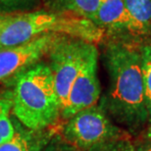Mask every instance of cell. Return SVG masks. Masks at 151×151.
Segmentation results:
<instances>
[{
  "label": "cell",
  "mask_w": 151,
  "mask_h": 151,
  "mask_svg": "<svg viewBox=\"0 0 151 151\" xmlns=\"http://www.w3.org/2000/svg\"><path fill=\"white\" fill-rule=\"evenodd\" d=\"M104 63L109 86L99 105L129 134H139L148 124L141 51L126 42H111Z\"/></svg>",
  "instance_id": "1"
},
{
  "label": "cell",
  "mask_w": 151,
  "mask_h": 151,
  "mask_svg": "<svg viewBox=\"0 0 151 151\" xmlns=\"http://www.w3.org/2000/svg\"><path fill=\"white\" fill-rule=\"evenodd\" d=\"M10 80L14 117L32 131L52 128L61 118V106L49 65L37 62Z\"/></svg>",
  "instance_id": "2"
},
{
  "label": "cell",
  "mask_w": 151,
  "mask_h": 151,
  "mask_svg": "<svg viewBox=\"0 0 151 151\" xmlns=\"http://www.w3.org/2000/svg\"><path fill=\"white\" fill-rule=\"evenodd\" d=\"M46 34H59L88 41L96 35L95 25L64 13L35 11L0 15V49L14 47Z\"/></svg>",
  "instance_id": "3"
},
{
  "label": "cell",
  "mask_w": 151,
  "mask_h": 151,
  "mask_svg": "<svg viewBox=\"0 0 151 151\" xmlns=\"http://www.w3.org/2000/svg\"><path fill=\"white\" fill-rule=\"evenodd\" d=\"M129 134L117 126L100 105H93L66 120L61 137L78 151H86Z\"/></svg>",
  "instance_id": "4"
},
{
  "label": "cell",
  "mask_w": 151,
  "mask_h": 151,
  "mask_svg": "<svg viewBox=\"0 0 151 151\" xmlns=\"http://www.w3.org/2000/svg\"><path fill=\"white\" fill-rule=\"evenodd\" d=\"M91 44L84 39L63 35L48 53V65L52 72L61 112Z\"/></svg>",
  "instance_id": "5"
},
{
  "label": "cell",
  "mask_w": 151,
  "mask_h": 151,
  "mask_svg": "<svg viewBox=\"0 0 151 151\" xmlns=\"http://www.w3.org/2000/svg\"><path fill=\"white\" fill-rule=\"evenodd\" d=\"M101 94L98 78V51L91 44L83 60L80 72L69 93L67 103L61 112V118L69 119L80 111L96 105Z\"/></svg>",
  "instance_id": "6"
},
{
  "label": "cell",
  "mask_w": 151,
  "mask_h": 151,
  "mask_svg": "<svg viewBox=\"0 0 151 151\" xmlns=\"http://www.w3.org/2000/svg\"><path fill=\"white\" fill-rule=\"evenodd\" d=\"M63 35L46 34L18 46L0 49V83L10 80L44 56Z\"/></svg>",
  "instance_id": "7"
},
{
  "label": "cell",
  "mask_w": 151,
  "mask_h": 151,
  "mask_svg": "<svg viewBox=\"0 0 151 151\" xmlns=\"http://www.w3.org/2000/svg\"><path fill=\"white\" fill-rule=\"evenodd\" d=\"M91 23L114 29L139 31L126 7L125 0H102Z\"/></svg>",
  "instance_id": "8"
},
{
  "label": "cell",
  "mask_w": 151,
  "mask_h": 151,
  "mask_svg": "<svg viewBox=\"0 0 151 151\" xmlns=\"http://www.w3.org/2000/svg\"><path fill=\"white\" fill-rule=\"evenodd\" d=\"M14 137L0 145V151H43L48 141L54 134L51 129L32 131L24 127L14 118Z\"/></svg>",
  "instance_id": "9"
},
{
  "label": "cell",
  "mask_w": 151,
  "mask_h": 151,
  "mask_svg": "<svg viewBox=\"0 0 151 151\" xmlns=\"http://www.w3.org/2000/svg\"><path fill=\"white\" fill-rule=\"evenodd\" d=\"M12 92L10 88L0 91V145L14 137L15 124L12 117Z\"/></svg>",
  "instance_id": "10"
},
{
  "label": "cell",
  "mask_w": 151,
  "mask_h": 151,
  "mask_svg": "<svg viewBox=\"0 0 151 151\" xmlns=\"http://www.w3.org/2000/svg\"><path fill=\"white\" fill-rule=\"evenodd\" d=\"M125 3L139 31L151 26V0H125Z\"/></svg>",
  "instance_id": "11"
},
{
  "label": "cell",
  "mask_w": 151,
  "mask_h": 151,
  "mask_svg": "<svg viewBox=\"0 0 151 151\" xmlns=\"http://www.w3.org/2000/svg\"><path fill=\"white\" fill-rule=\"evenodd\" d=\"M66 10L91 22L102 0H61Z\"/></svg>",
  "instance_id": "12"
},
{
  "label": "cell",
  "mask_w": 151,
  "mask_h": 151,
  "mask_svg": "<svg viewBox=\"0 0 151 151\" xmlns=\"http://www.w3.org/2000/svg\"><path fill=\"white\" fill-rule=\"evenodd\" d=\"M141 60H142V73L144 81L146 107L148 112V124L151 123V44L141 47Z\"/></svg>",
  "instance_id": "13"
},
{
  "label": "cell",
  "mask_w": 151,
  "mask_h": 151,
  "mask_svg": "<svg viewBox=\"0 0 151 151\" xmlns=\"http://www.w3.org/2000/svg\"><path fill=\"white\" fill-rule=\"evenodd\" d=\"M135 148L137 147L131 140V137L127 135V137L108 140L106 142L100 143L86 151H135Z\"/></svg>",
  "instance_id": "14"
},
{
  "label": "cell",
  "mask_w": 151,
  "mask_h": 151,
  "mask_svg": "<svg viewBox=\"0 0 151 151\" xmlns=\"http://www.w3.org/2000/svg\"><path fill=\"white\" fill-rule=\"evenodd\" d=\"M43 151H78L76 147L68 143L61 134H53Z\"/></svg>",
  "instance_id": "15"
},
{
  "label": "cell",
  "mask_w": 151,
  "mask_h": 151,
  "mask_svg": "<svg viewBox=\"0 0 151 151\" xmlns=\"http://www.w3.org/2000/svg\"><path fill=\"white\" fill-rule=\"evenodd\" d=\"M144 139V144H151V123L148 124V127H147V129L145 131V134H144L143 137Z\"/></svg>",
  "instance_id": "16"
},
{
  "label": "cell",
  "mask_w": 151,
  "mask_h": 151,
  "mask_svg": "<svg viewBox=\"0 0 151 151\" xmlns=\"http://www.w3.org/2000/svg\"><path fill=\"white\" fill-rule=\"evenodd\" d=\"M135 151H151V144H142L135 148Z\"/></svg>",
  "instance_id": "17"
},
{
  "label": "cell",
  "mask_w": 151,
  "mask_h": 151,
  "mask_svg": "<svg viewBox=\"0 0 151 151\" xmlns=\"http://www.w3.org/2000/svg\"><path fill=\"white\" fill-rule=\"evenodd\" d=\"M1 1H5V2H10V1H17V0H1Z\"/></svg>",
  "instance_id": "18"
}]
</instances>
